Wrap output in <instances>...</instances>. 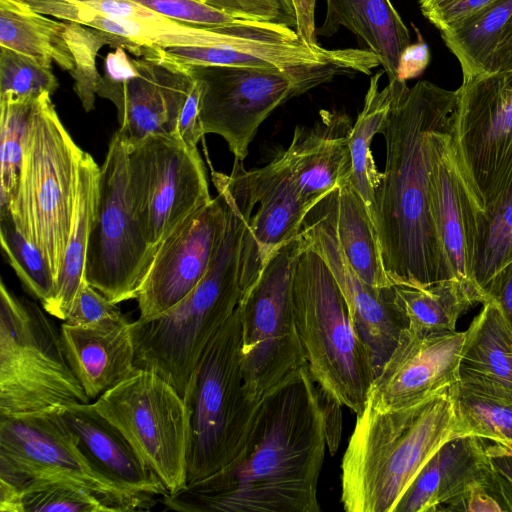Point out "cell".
Returning <instances> with one entry per match:
<instances>
[{
	"mask_svg": "<svg viewBox=\"0 0 512 512\" xmlns=\"http://www.w3.org/2000/svg\"><path fill=\"white\" fill-rule=\"evenodd\" d=\"M245 15L253 20L269 21L296 28V17L290 0H236Z\"/></svg>",
	"mask_w": 512,
	"mask_h": 512,
	"instance_id": "obj_44",
	"label": "cell"
},
{
	"mask_svg": "<svg viewBox=\"0 0 512 512\" xmlns=\"http://www.w3.org/2000/svg\"><path fill=\"white\" fill-rule=\"evenodd\" d=\"M85 26L108 34L111 46L121 47L135 56L147 51L172 46L203 47L220 44L232 34L238 23L219 27H198L189 25L148 8L145 15L136 19L89 14Z\"/></svg>",
	"mask_w": 512,
	"mask_h": 512,
	"instance_id": "obj_28",
	"label": "cell"
},
{
	"mask_svg": "<svg viewBox=\"0 0 512 512\" xmlns=\"http://www.w3.org/2000/svg\"><path fill=\"white\" fill-rule=\"evenodd\" d=\"M128 147L118 129L100 166L99 194L84 279L112 303L136 299L157 250L137 220L127 185Z\"/></svg>",
	"mask_w": 512,
	"mask_h": 512,
	"instance_id": "obj_11",
	"label": "cell"
},
{
	"mask_svg": "<svg viewBox=\"0 0 512 512\" xmlns=\"http://www.w3.org/2000/svg\"><path fill=\"white\" fill-rule=\"evenodd\" d=\"M238 17L248 18L236 0H199ZM250 19V18H248Z\"/></svg>",
	"mask_w": 512,
	"mask_h": 512,
	"instance_id": "obj_55",
	"label": "cell"
},
{
	"mask_svg": "<svg viewBox=\"0 0 512 512\" xmlns=\"http://www.w3.org/2000/svg\"><path fill=\"white\" fill-rule=\"evenodd\" d=\"M349 117L323 110L312 127L297 126L285 159L303 199L315 206L347 184L351 174Z\"/></svg>",
	"mask_w": 512,
	"mask_h": 512,
	"instance_id": "obj_22",
	"label": "cell"
},
{
	"mask_svg": "<svg viewBox=\"0 0 512 512\" xmlns=\"http://www.w3.org/2000/svg\"><path fill=\"white\" fill-rule=\"evenodd\" d=\"M486 297L487 300L492 299L498 303L512 326V262L507 264L491 281L486 291Z\"/></svg>",
	"mask_w": 512,
	"mask_h": 512,
	"instance_id": "obj_50",
	"label": "cell"
},
{
	"mask_svg": "<svg viewBox=\"0 0 512 512\" xmlns=\"http://www.w3.org/2000/svg\"><path fill=\"white\" fill-rule=\"evenodd\" d=\"M326 15L317 35L331 36L340 27L354 33L373 52L387 74L397 80L396 70L402 52L409 46L410 34L390 0H326Z\"/></svg>",
	"mask_w": 512,
	"mask_h": 512,
	"instance_id": "obj_27",
	"label": "cell"
},
{
	"mask_svg": "<svg viewBox=\"0 0 512 512\" xmlns=\"http://www.w3.org/2000/svg\"><path fill=\"white\" fill-rule=\"evenodd\" d=\"M408 328L418 332H452L459 318L480 298L453 278L427 287L395 285Z\"/></svg>",
	"mask_w": 512,
	"mask_h": 512,
	"instance_id": "obj_33",
	"label": "cell"
},
{
	"mask_svg": "<svg viewBox=\"0 0 512 512\" xmlns=\"http://www.w3.org/2000/svg\"><path fill=\"white\" fill-rule=\"evenodd\" d=\"M92 403L157 474L168 494L187 485L189 414L171 384L136 368Z\"/></svg>",
	"mask_w": 512,
	"mask_h": 512,
	"instance_id": "obj_12",
	"label": "cell"
},
{
	"mask_svg": "<svg viewBox=\"0 0 512 512\" xmlns=\"http://www.w3.org/2000/svg\"><path fill=\"white\" fill-rule=\"evenodd\" d=\"M370 50L359 56L290 68L190 66L182 68L201 89L200 118L204 134H217L236 160L243 161L258 128L279 106L336 76L364 73L379 65Z\"/></svg>",
	"mask_w": 512,
	"mask_h": 512,
	"instance_id": "obj_7",
	"label": "cell"
},
{
	"mask_svg": "<svg viewBox=\"0 0 512 512\" xmlns=\"http://www.w3.org/2000/svg\"><path fill=\"white\" fill-rule=\"evenodd\" d=\"M308 246L301 230L269 257L238 304L241 371L247 393L255 402L306 366L295 324L292 289L296 265Z\"/></svg>",
	"mask_w": 512,
	"mask_h": 512,
	"instance_id": "obj_10",
	"label": "cell"
},
{
	"mask_svg": "<svg viewBox=\"0 0 512 512\" xmlns=\"http://www.w3.org/2000/svg\"><path fill=\"white\" fill-rule=\"evenodd\" d=\"M296 17V32L300 38L310 44L319 45L315 26L316 0H290Z\"/></svg>",
	"mask_w": 512,
	"mask_h": 512,
	"instance_id": "obj_52",
	"label": "cell"
},
{
	"mask_svg": "<svg viewBox=\"0 0 512 512\" xmlns=\"http://www.w3.org/2000/svg\"><path fill=\"white\" fill-rule=\"evenodd\" d=\"M99 176L100 166L84 151L79 163L75 213L63 267L53 293L42 302L47 313L61 320H66L84 281L86 251L98 202Z\"/></svg>",
	"mask_w": 512,
	"mask_h": 512,
	"instance_id": "obj_29",
	"label": "cell"
},
{
	"mask_svg": "<svg viewBox=\"0 0 512 512\" xmlns=\"http://www.w3.org/2000/svg\"><path fill=\"white\" fill-rule=\"evenodd\" d=\"M224 224L225 202L218 192L158 246L136 298L139 320L164 313L195 289L209 268Z\"/></svg>",
	"mask_w": 512,
	"mask_h": 512,
	"instance_id": "obj_18",
	"label": "cell"
},
{
	"mask_svg": "<svg viewBox=\"0 0 512 512\" xmlns=\"http://www.w3.org/2000/svg\"><path fill=\"white\" fill-rule=\"evenodd\" d=\"M59 411L85 455L121 490L142 498L168 494L157 474L93 403L60 407Z\"/></svg>",
	"mask_w": 512,
	"mask_h": 512,
	"instance_id": "obj_24",
	"label": "cell"
},
{
	"mask_svg": "<svg viewBox=\"0 0 512 512\" xmlns=\"http://www.w3.org/2000/svg\"><path fill=\"white\" fill-rule=\"evenodd\" d=\"M336 229L343 252L354 271L374 288L392 286L368 209L348 183L338 190Z\"/></svg>",
	"mask_w": 512,
	"mask_h": 512,
	"instance_id": "obj_32",
	"label": "cell"
},
{
	"mask_svg": "<svg viewBox=\"0 0 512 512\" xmlns=\"http://www.w3.org/2000/svg\"><path fill=\"white\" fill-rule=\"evenodd\" d=\"M356 416L341 463V502L347 512H394L429 459L460 437L449 392L392 411L367 403Z\"/></svg>",
	"mask_w": 512,
	"mask_h": 512,
	"instance_id": "obj_3",
	"label": "cell"
},
{
	"mask_svg": "<svg viewBox=\"0 0 512 512\" xmlns=\"http://www.w3.org/2000/svg\"><path fill=\"white\" fill-rule=\"evenodd\" d=\"M429 60L428 46L419 35V40L407 46L402 52L396 70V79L407 82L419 76L427 67Z\"/></svg>",
	"mask_w": 512,
	"mask_h": 512,
	"instance_id": "obj_49",
	"label": "cell"
},
{
	"mask_svg": "<svg viewBox=\"0 0 512 512\" xmlns=\"http://www.w3.org/2000/svg\"><path fill=\"white\" fill-rule=\"evenodd\" d=\"M336 189L306 216L302 232L309 247L325 262L348 305L353 323L370 351L376 376L408 326L395 285L374 288L351 267L336 229Z\"/></svg>",
	"mask_w": 512,
	"mask_h": 512,
	"instance_id": "obj_16",
	"label": "cell"
},
{
	"mask_svg": "<svg viewBox=\"0 0 512 512\" xmlns=\"http://www.w3.org/2000/svg\"><path fill=\"white\" fill-rule=\"evenodd\" d=\"M326 449L317 385L305 366L261 398L231 462L167 494L163 504L184 512H319Z\"/></svg>",
	"mask_w": 512,
	"mask_h": 512,
	"instance_id": "obj_1",
	"label": "cell"
},
{
	"mask_svg": "<svg viewBox=\"0 0 512 512\" xmlns=\"http://www.w3.org/2000/svg\"><path fill=\"white\" fill-rule=\"evenodd\" d=\"M493 492L504 511H512V454L498 451L488 441Z\"/></svg>",
	"mask_w": 512,
	"mask_h": 512,
	"instance_id": "obj_46",
	"label": "cell"
},
{
	"mask_svg": "<svg viewBox=\"0 0 512 512\" xmlns=\"http://www.w3.org/2000/svg\"><path fill=\"white\" fill-rule=\"evenodd\" d=\"M493 488L488 440L460 436L443 444L421 469L394 512L457 511L475 489Z\"/></svg>",
	"mask_w": 512,
	"mask_h": 512,
	"instance_id": "obj_21",
	"label": "cell"
},
{
	"mask_svg": "<svg viewBox=\"0 0 512 512\" xmlns=\"http://www.w3.org/2000/svg\"><path fill=\"white\" fill-rule=\"evenodd\" d=\"M238 307L207 345L183 399L189 414L187 484L215 473L244 446L259 402L241 371Z\"/></svg>",
	"mask_w": 512,
	"mask_h": 512,
	"instance_id": "obj_8",
	"label": "cell"
},
{
	"mask_svg": "<svg viewBox=\"0 0 512 512\" xmlns=\"http://www.w3.org/2000/svg\"><path fill=\"white\" fill-rule=\"evenodd\" d=\"M489 443H490L491 447H493L494 449H496L498 451H501V452H504V453H508V454H512V442L489 441Z\"/></svg>",
	"mask_w": 512,
	"mask_h": 512,
	"instance_id": "obj_57",
	"label": "cell"
},
{
	"mask_svg": "<svg viewBox=\"0 0 512 512\" xmlns=\"http://www.w3.org/2000/svg\"><path fill=\"white\" fill-rule=\"evenodd\" d=\"M453 122L435 133L430 179L433 215L453 275L483 304L474 277L478 215L483 209L459 163L452 140Z\"/></svg>",
	"mask_w": 512,
	"mask_h": 512,
	"instance_id": "obj_19",
	"label": "cell"
},
{
	"mask_svg": "<svg viewBox=\"0 0 512 512\" xmlns=\"http://www.w3.org/2000/svg\"><path fill=\"white\" fill-rule=\"evenodd\" d=\"M127 147L131 206L147 242L157 250L213 199L204 163L197 147H189L177 134L148 135Z\"/></svg>",
	"mask_w": 512,
	"mask_h": 512,
	"instance_id": "obj_14",
	"label": "cell"
},
{
	"mask_svg": "<svg viewBox=\"0 0 512 512\" xmlns=\"http://www.w3.org/2000/svg\"><path fill=\"white\" fill-rule=\"evenodd\" d=\"M457 511L500 512L504 511L492 488L481 487L472 491L460 504Z\"/></svg>",
	"mask_w": 512,
	"mask_h": 512,
	"instance_id": "obj_54",
	"label": "cell"
},
{
	"mask_svg": "<svg viewBox=\"0 0 512 512\" xmlns=\"http://www.w3.org/2000/svg\"><path fill=\"white\" fill-rule=\"evenodd\" d=\"M384 73L372 75L365 95L364 105L352 125L350 134L351 174L348 184L364 201L374 224L375 194L383 173L379 172L371 151L376 134L383 129L388 118L393 96V84L380 89V79Z\"/></svg>",
	"mask_w": 512,
	"mask_h": 512,
	"instance_id": "obj_31",
	"label": "cell"
},
{
	"mask_svg": "<svg viewBox=\"0 0 512 512\" xmlns=\"http://www.w3.org/2000/svg\"><path fill=\"white\" fill-rule=\"evenodd\" d=\"M0 240L10 266L41 303L54 291L55 278L41 251L17 229L10 215L0 216Z\"/></svg>",
	"mask_w": 512,
	"mask_h": 512,
	"instance_id": "obj_39",
	"label": "cell"
},
{
	"mask_svg": "<svg viewBox=\"0 0 512 512\" xmlns=\"http://www.w3.org/2000/svg\"><path fill=\"white\" fill-rule=\"evenodd\" d=\"M512 262V178L478 215L474 277L487 300L494 277Z\"/></svg>",
	"mask_w": 512,
	"mask_h": 512,
	"instance_id": "obj_36",
	"label": "cell"
},
{
	"mask_svg": "<svg viewBox=\"0 0 512 512\" xmlns=\"http://www.w3.org/2000/svg\"><path fill=\"white\" fill-rule=\"evenodd\" d=\"M168 18L198 27H219L243 19L199 0H132Z\"/></svg>",
	"mask_w": 512,
	"mask_h": 512,
	"instance_id": "obj_42",
	"label": "cell"
},
{
	"mask_svg": "<svg viewBox=\"0 0 512 512\" xmlns=\"http://www.w3.org/2000/svg\"><path fill=\"white\" fill-rule=\"evenodd\" d=\"M316 385L319 396V402L321 405L324 418L327 447L330 454L333 455L337 451V447L341 437L342 404L329 392L321 388L317 383Z\"/></svg>",
	"mask_w": 512,
	"mask_h": 512,
	"instance_id": "obj_48",
	"label": "cell"
},
{
	"mask_svg": "<svg viewBox=\"0 0 512 512\" xmlns=\"http://www.w3.org/2000/svg\"><path fill=\"white\" fill-rule=\"evenodd\" d=\"M457 93L452 140L484 209L512 178V69L463 79Z\"/></svg>",
	"mask_w": 512,
	"mask_h": 512,
	"instance_id": "obj_15",
	"label": "cell"
},
{
	"mask_svg": "<svg viewBox=\"0 0 512 512\" xmlns=\"http://www.w3.org/2000/svg\"><path fill=\"white\" fill-rule=\"evenodd\" d=\"M60 336L67 362L90 400L99 398L137 368L132 322L125 316L89 325L64 322Z\"/></svg>",
	"mask_w": 512,
	"mask_h": 512,
	"instance_id": "obj_23",
	"label": "cell"
},
{
	"mask_svg": "<svg viewBox=\"0 0 512 512\" xmlns=\"http://www.w3.org/2000/svg\"><path fill=\"white\" fill-rule=\"evenodd\" d=\"M467 330L418 332L404 328L375 377L367 403L379 411L409 408L445 394L460 381Z\"/></svg>",
	"mask_w": 512,
	"mask_h": 512,
	"instance_id": "obj_17",
	"label": "cell"
},
{
	"mask_svg": "<svg viewBox=\"0 0 512 512\" xmlns=\"http://www.w3.org/2000/svg\"><path fill=\"white\" fill-rule=\"evenodd\" d=\"M0 511L120 512L93 491L58 479H30L17 487L0 483Z\"/></svg>",
	"mask_w": 512,
	"mask_h": 512,
	"instance_id": "obj_35",
	"label": "cell"
},
{
	"mask_svg": "<svg viewBox=\"0 0 512 512\" xmlns=\"http://www.w3.org/2000/svg\"><path fill=\"white\" fill-rule=\"evenodd\" d=\"M90 403L60 332L33 301L0 282V415Z\"/></svg>",
	"mask_w": 512,
	"mask_h": 512,
	"instance_id": "obj_9",
	"label": "cell"
},
{
	"mask_svg": "<svg viewBox=\"0 0 512 512\" xmlns=\"http://www.w3.org/2000/svg\"><path fill=\"white\" fill-rule=\"evenodd\" d=\"M35 98L0 96V215L6 213L17 187L27 119Z\"/></svg>",
	"mask_w": 512,
	"mask_h": 512,
	"instance_id": "obj_38",
	"label": "cell"
},
{
	"mask_svg": "<svg viewBox=\"0 0 512 512\" xmlns=\"http://www.w3.org/2000/svg\"><path fill=\"white\" fill-rule=\"evenodd\" d=\"M137 74L123 82L103 76L97 95L113 102L119 130L128 144L152 134H175L181 109L194 79L185 69L156 60L134 59Z\"/></svg>",
	"mask_w": 512,
	"mask_h": 512,
	"instance_id": "obj_20",
	"label": "cell"
},
{
	"mask_svg": "<svg viewBox=\"0 0 512 512\" xmlns=\"http://www.w3.org/2000/svg\"><path fill=\"white\" fill-rule=\"evenodd\" d=\"M64 37L74 61V68L69 72L74 80V92L84 110L90 112L94 108L102 79L97 70L96 58L104 45L111 46V39L101 30L75 22H67Z\"/></svg>",
	"mask_w": 512,
	"mask_h": 512,
	"instance_id": "obj_40",
	"label": "cell"
},
{
	"mask_svg": "<svg viewBox=\"0 0 512 512\" xmlns=\"http://www.w3.org/2000/svg\"><path fill=\"white\" fill-rule=\"evenodd\" d=\"M292 300L311 377L359 415L376 377L373 360L331 271L309 246L295 268Z\"/></svg>",
	"mask_w": 512,
	"mask_h": 512,
	"instance_id": "obj_6",
	"label": "cell"
},
{
	"mask_svg": "<svg viewBox=\"0 0 512 512\" xmlns=\"http://www.w3.org/2000/svg\"><path fill=\"white\" fill-rule=\"evenodd\" d=\"M66 21L37 13L20 0H0V46L24 54L51 68L55 62L68 72L74 68L64 37Z\"/></svg>",
	"mask_w": 512,
	"mask_h": 512,
	"instance_id": "obj_30",
	"label": "cell"
},
{
	"mask_svg": "<svg viewBox=\"0 0 512 512\" xmlns=\"http://www.w3.org/2000/svg\"><path fill=\"white\" fill-rule=\"evenodd\" d=\"M512 20V0H497L441 32L459 61L463 79L485 73L489 57Z\"/></svg>",
	"mask_w": 512,
	"mask_h": 512,
	"instance_id": "obj_34",
	"label": "cell"
},
{
	"mask_svg": "<svg viewBox=\"0 0 512 512\" xmlns=\"http://www.w3.org/2000/svg\"><path fill=\"white\" fill-rule=\"evenodd\" d=\"M449 394L454 402L460 436L512 442V401L466 389L459 383Z\"/></svg>",
	"mask_w": 512,
	"mask_h": 512,
	"instance_id": "obj_37",
	"label": "cell"
},
{
	"mask_svg": "<svg viewBox=\"0 0 512 512\" xmlns=\"http://www.w3.org/2000/svg\"><path fill=\"white\" fill-rule=\"evenodd\" d=\"M457 0H418L420 10L424 16L439 10Z\"/></svg>",
	"mask_w": 512,
	"mask_h": 512,
	"instance_id": "obj_56",
	"label": "cell"
},
{
	"mask_svg": "<svg viewBox=\"0 0 512 512\" xmlns=\"http://www.w3.org/2000/svg\"><path fill=\"white\" fill-rule=\"evenodd\" d=\"M248 178L256 203L250 231L255 243L253 269L257 278L269 257L300 234L313 206L301 196L282 154L261 168L249 170Z\"/></svg>",
	"mask_w": 512,
	"mask_h": 512,
	"instance_id": "obj_25",
	"label": "cell"
},
{
	"mask_svg": "<svg viewBox=\"0 0 512 512\" xmlns=\"http://www.w3.org/2000/svg\"><path fill=\"white\" fill-rule=\"evenodd\" d=\"M58 88V80L51 68L34 59L0 46V96L15 98L37 97L44 92L51 95Z\"/></svg>",
	"mask_w": 512,
	"mask_h": 512,
	"instance_id": "obj_41",
	"label": "cell"
},
{
	"mask_svg": "<svg viewBox=\"0 0 512 512\" xmlns=\"http://www.w3.org/2000/svg\"><path fill=\"white\" fill-rule=\"evenodd\" d=\"M123 316L116 304L84 279L65 322L70 325H89Z\"/></svg>",
	"mask_w": 512,
	"mask_h": 512,
	"instance_id": "obj_43",
	"label": "cell"
},
{
	"mask_svg": "<svg viewBox=\"0 0 512 512\" xmlns=\"http://www.w3.org/2000/svg\"><path fill=\"white\" fill-rule=\"evenodd\" d=\"M390 83L394 96L380 132L386 160L374 227L391 282L427 287L455 278L433 215L430 171L434 135L453 122L458 93L426 80L411 88Z\"/></svg>",
	"mask_w": 512,
	"mask_h": 512,
	"instance_id": "obj_2",
	"label": "cell"
},
{
	"mask_svg": "<svg viewBox=\"0 0 512 512\" xmlns=\"http://www.w3.org/2000/svg\"><path fill=\"white\" fill-rule=\"evenodd\" d=\"M512 69V20L503 30L497 46L488 59L485 73Z\"/></svg>",
	"mask_w": 512,
	"mask_h": 512,
	"instance_id": "obj_53",
	"label": "cell"
},
{
	"mask_svg": "<svg viewBox=\"0 0 512 512\" xmlns=\"http://www.w3.org/2000/svg\"><path fill=\"white\" fill-rule=\"evenodd\" d=\"M134 59L130 58L124 48L116 47L107 54L104 61L103 77L111 82H123L137 74Z\"/></svg>",
	"mask_w": 512,
	"mask_h": 512,
	"instance_id": "obj_51",
	"label": "cell"
},
{
	"mask_svg": "<svg viewBox=\"0 0 512 512\" xmlns=\"http://www.w3.org/2000/svg\"><path fill=\"white\" fill-rule=\"evenodd\" d=\"M497 0H457L426 16L439 31L447 29Z\"/></svg>",
	"mask_w": 512,
	"mask_h": 512,
	"instance_id": "obj_47",
	"label": "cell"
},
{
	"mask_svg": "<svg viewBox=\"0 0 512 512\" xmlns=\"http://www.w3.org/2000/svg\"><path fill=\"white\" fill-rule=\"evenodd\" d=\"M250 214L230 206L219 244L195 289L164 313L132 322L135 366L155 372L183 397L209 342L243 292Z\"/></svg>",
	"mask_w": 512,
	"mask_h": 512,
	"instance_id": "obj_4",
	"label": "cell"
},
{
	"mask_svg": "<svg viewBox=\"0 0 512 512\" xmlns=\"http://www.w3.org/2000/svg\"><path fill=\"white\" fill-rule=\"evenodd\" d=\"M59 408L0 415V483L17 487L30 479H58L93 491L120 512L153 505V498L127 494L93 464Z\"/></svg>",
	"mask_w": 512,
	"mask_h": 512,
	"instance_id": "obj_13",
	"label": "cell"
},
{
	"mask_svg": "<svg viewBox=\"0 0 512 512\" xmlns=\"http://www.w3.org/2000/svg\"><path fill=\"white\" fill-rule=\"evenodd\" d=\"M194 79L190 93L181 109L176 133L189 147H197L204 131L200 118L201 89L198 81Z\"/></svg>",
	"mask_w": 512,
	"mask_h": 512,
	"instance_id": "obj_45",
	"label": "cell"
},
{
	"mask_svg": "<svg viewBox=\"0 0 512 512\" xmlns=\"http://www.w3.org/2000/svg\"><path fill=\"white\" fill-rule=\"evenodd\" d=\"M83 150L44 92L31 105L16 190L7 211L17 229L46 259L55 282L70 238Z\"/></svg>",
	"mask_w": 512,
	"mask_h": 512,
	"instance_id": "obj_5",
	"label": "cell"
},
{
	"mask_svg": "<svg viewBox=\"0 0 512 512\" xmlns=\"http://www.w3.org/2000/svg\"><path fill=\"white\" fill-rule=\"evenodd\" d=\"M459 384L512 401V326L492 299L483 303L467 329Z\"/></svg>",
	"mask_w": 512,
	"mask_h": 512,
	"instance_id": "obj_26",
	"label": "cell"
}]
</instances>
